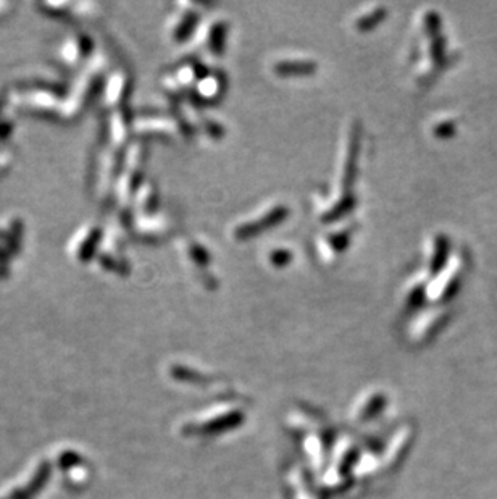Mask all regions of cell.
<instances>
[{
    "label": "cell",
    "mask_w": 497,
    "mask_h": 499,
    "mask_svg": "<svg viewBox=\"0 0 497 499\" xmlns=\"http://www.w3.org/2000/svg\"><path fill=\"white\" fill-rule=\"evenodd\" d=\"M286 215H288V208H286V206H283V204H271V206L265 208L263 212L257 213L252 220L249 218V220L236 224L233 234L236 239L254 238L257 236L262 229L275 227V224L283 222V218Z\"/></svg>",
    "instance_id": "1"
},
{
    "label": "cell",
    "mask_w": 497,
    "mask_h": 499,
    "mask_svg": "<svg viewBox=\"0 0 497 499\" xmlns=\"http://www.w3.org/2000/svg\"><path fill=\"white\" fill-rule=\"evenodd\" d=\"M354 204V197L349 193H338L333 197L323 199L318 208V217L323 222H333L334 218L343 217L350 211Z\"/></svg>",
    "instance_id": "4"
},
{
    "label": "cell",
    "mask_w": 497,
    "mask_h": 499,
    "mask_svg": "<svg viewBox=\"0 0 497 499\" xmlns=\"http://www.w3.org/2000/svg\"><path fill=\"white\" fill-rule=\"evenodd\" d=\"M226 36V24L223 22H212L207 33V46L212 49V54H220L223 49Z\"/></svg>",
    "instance_id": "7"
},
{
    "label": "cell",
    "mask_w": 497,
    "mask_h": 499,
    "mask_svg": "<svg viewBox=\"0 0 497 499\" xmlns=\"http://www.w3.org/2000/svg\"><path fill=\"white\" fill-rule=\"evenodd\" d=\"M384 15H386L384 7H381V5H373V7L366 8L365 12H361L359 17L355 18V28H357L359 31H370L376 23L384 18Z\"/></svg>",
    "instance_id": "6"
},
{
    "label": "cell",
    "mask_w": 497,
    "mask_h": 499,
    "mask_svg": "<svg viewBox=\"0 0 497 499\" xmlns=\"http://www.w3.org/2000/svg\"><path fill=\"white\" fill-rule=\"evenodd\" d=\"M359 157V128L352 126L343 144V156L339 157V172L343 178V186H349L355 174V165Z\"/></svg>",
    "instance_id": "2"
},
{
    "label": "cell",
    "mask_w": 497,
    "mask_h": 499,
    "mask_svg": "<svg viewBox=\"0 0 497 499\" xmlns=\"http://www.w3.org/2000/svg\"><path fill=\"white\" fill-rule=\"evenodd\" d=\"M275 72L279 74H307L316 68V63L305 58H283L275 63Z\"/></svg>",
    "instance_id": "5"
},
{
    "label": "cell",
    "mask_w": 497,
    "mask_h": 499,
    "mask_svg": "<svg viewBox=\"0 0 497 499\" xmlns=\"http://www.w3.org/2000/svg\"><path fill=\"white\" fill-rule=\"evenodd\" d=\"M268 259H270L271 265L283 267L288 262H291V252L286 251V249H283V247H278V249H273V251L270 252Z\"/></svg>",
    "instance_id": "9"
},
{
    "label": "cell",
    "mask_w": 497,
    "mask_h": 499,
    "mask_svg": "<svg viewBox=\"0 0 497 499\" xmlns=\"http://www.w3.org/2000/svg\"><path fill=\"white\" fill-rule=\"evenodd\" d=\"M350 236H352V233H350V228L348 227H343V229H334V231L325 234L318 241L320 256L323 257L325 261L334 259L338 254H341L348 247Z\"/></svg>",
    "instance_id": "3"
},
{
    "label": "cell",
    "mask_w": 497,
    "mask_h": 499,
    "mask_svg": "<svg viewBox=\"0 0 497 499\" xmlns=\"http://www.w3.org/2000/svg\"><path fill=\"white\" fill-rule=\"evenodd\" d=\"M420 291H421V284L418 283V278L407 284L405 293H404L405 306H416L420 301Z\"/></svg>",
    "instance_id": "8"
}]
</instances>
